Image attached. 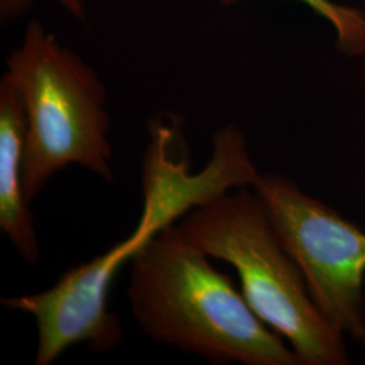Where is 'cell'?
Here are the masks:
<instances>
[{"label":"cell","mask_w":365,"mask_h":365,"mask_svg":"<svg viewBox=\"0 0 365 365\" xmlns=\"http://www.w3.org/2000/svg\"><path fill=\"white\" fill-rule=\"evenodd\" d=\"M211 260L176 225L133 255L128 298L145 336L211 364L300 365Z\"/></svg>","instance_id":"6da1fadb"},{"label":"cell","mask_w":365,"mask_h":365,"mask_svg":"<svg viewBox=\"0 0 365 365\" xmlns=\"http://www.w3.org/2000/svg\"><path fill=\"white\" fill-rule=\"evenodd\" d=\"M179 233L212 260L230 264L252 310L287 341L300 365H346L345 334L315 306L252 187L190 211Z\"/></svg>","instance_id":"7a4b0ae2"},{"label":"cell","mask_w":365,"mask_h":365,"mask_svg":"<svg viewBox=\"0 0 365 365\" xmlns=\"http://www.w3.org/2000/svg\"><path fill=\"white\" fill-rule=\"evenodd\" d=\"M6 73L26 108L24 188L31 203L56 172L69 165L114 182L107 88L98 72L31 19Z\"/></svg>","instance_id":"3957f363"},{"label":"cell","mask_w":365,"mask_h":365,"mask_svg":"<svg viewBox=\"0 0 365 365\" xmlns=\"http://www.w3.org/2000/svg\"><path fill=\"white\" fill-rule=\"evenodd\" d=\"M253 190L318 310L354 339L365 329V230L286 176L261 173Z\"/></svg>","instance_id":"277c9868"},{"label":"cell","mask_w":365,"mask_h":365,"mask_svg":"<svg viewBox=\"0 0 365 365\" xmlns=\"http://www.w3.org/2000/svg\"><path fill=\"white\" fill-rule=\"evenodd\" d=\"M184 117L161 111L148 123L149 144L143 163L144 206L134 232L125 238L133 255L190 211L238 188L252 187L260 172L249 153L245 134L226 125L212 137V155L192 173Z\"/></svg>","instance_id":"5b68a950"},{"label":"cell","mask_w":365,"mask_h":365,"mask_svg":"<svg viewBox=\"0 0 365 365\" xmlns=\"http://www.w3.org/2000/svg\"><path fill=\"white\" fill-rule=\"evenodd\" d=\"M128 261L130 256L119 242L103 255L69 268L45 291L0 299L4 309L34 318L38 333L36 365H52L78 344L96 353L117 348L123 329L108 310L107 297L113 279Z\"/></svg>","instance_id":"8992f818"},{"label":"cell","mask_w":365,"mask_h":365,"mask_svg":"<svg viewBox=\"0 0 365 365\" xmlns=\"http://www.w3.org/2000/svg\"><path fill=\"white\" fill-rule=\"evenodd\" d=\"M26 133L24 98L4 72L0 78V230L27 264L36 265L41 249L24 188Z\"/></svg>","instance_id":"52a82bcc"},{"label":"cell","mask_w":365,"mask_h":365,"mask_svg":"<svg viewBox=\"0 0 365 365\" xmlns=\"http://www.w3.org/2000/svg\"><path fill=\"white\" fill-rule=\"evenodd\" d=\"M223 6H230L237 0H218ZM310 7L314 13L327 21L336 33L339 52L349 57L365 54V13L339 4L334 0H295Z\"/></svg>","instance_id":"ba28073f"},{"label":"cell","mask_w":365,"mask_h":365,"mask_svg":"<svg viewBox=\"0 0 365 365\" xmlns=\"http://www.w3.org/2000/svg\"><path fill=\"white\" fill-rule=\"evenodd\" d=\"M36 0H0V18L1 22H9L15 18L29 13ZM58 4L66 14L80 22L87 21V3L86 0H51Z\"/></svg>","instance_id":"9c48e42d"},{"label":"cell","mask_w":365,"mask_h":365,"mask_svg":"<svg viewBox=\"0 0 365 365\" xmlns=\"http://www.w3.org/2000/svg\"><path fill=\"white\" fill-rule=\"evenodd\" d=\"M353 339H354L357 344H360V346L365 351V329L364 330H361Z\"/></svg>","instance_id":"30bf717a"}]
</instances>
